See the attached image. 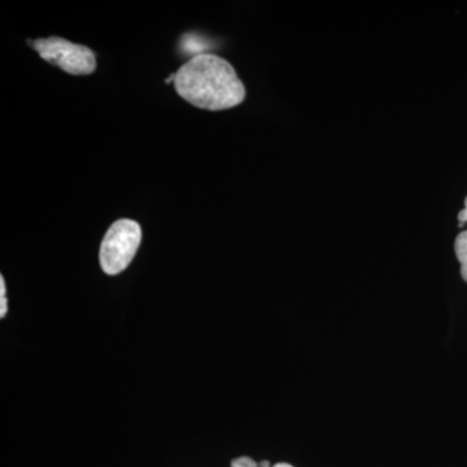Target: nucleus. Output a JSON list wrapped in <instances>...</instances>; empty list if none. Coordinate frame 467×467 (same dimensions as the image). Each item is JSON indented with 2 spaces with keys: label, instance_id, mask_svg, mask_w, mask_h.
Masks as SVG:
<instances>
[{
  "label": "nucleus",
  "instance_id": "7ed1b4c3",
  "mask_svg": "<svg viewBox=\"0 0 467 467\" xmlns=\"http://www.w3.org/2000/svg\"><path fill=\"white\" fill-rule=\"evenodd\" d=\"M29 43L39 56L50 64L57 66L66 73L73 76H86L97 69L95 54L86 46L76 45L60 37H50L46 39H37Z\"/></svg>",
  "mask_w": 467,
  "mask_h": 467
},
{
  "label": "nucleus",
  "instance_id": "f03ea898",
  "mask_svg": "<svg viewBox=\"0 0 467 467\" xmlns=\"http://www.w3.org/2000/svg\"><path fill=\"white\" fill-rule=\"evenodd\" d=\"M142 242V229L132 220H118L109 227L100 246L99 259L103 272L117 276L129 267Z\"/></svg>",
  "mask_w": 467,
  "mask_h": 467
},
{
  "label": "nucleus",
  "instance_id": "423d86ee",
  "mask_svg": "<svg viewBox=\"0 0 467 467\" xmlns=\"http://www.w3.org/2000/svg\"><path fill=\"white\" fill-rule=\"evenodd\" d=\"M232 467H259V465L252 458L239 457L233 461Z\"/></svg>",
  "mask_w": 467,
  "mask_h": 467
},
{
  "label": "nucleus",
  "instance_id": "20e7f679",
  "mask_svg": "<svg viewBox=\"0 0 467 467\" xmlns=\"http://www.w3.org/2000/svg\"><path fill=\"white\" fill-rule=\"evenodd\" d=\"M458 222H460V226L467 225V196L465 199V207L458 213ZM454 252L461 265L467 264V229L465 232L458 234L457 238H455Z\"/></svg>",
  "mask_w": 467,
  "mask_h": 467
},
{
  "label": "nucleus",
  "instance_id": "6e6552de",
  "mask_svg": "<svg viewBox=\"0 0 467 467\" xmlns=\"http://www.w3.org/2000/svg\"><path fill=\"white\" fill-rule=\"evenodd\" d=\"M273 467H293V466L288 465V463H278V465H276Z\"/></svg>",
  "mask_w": 467,
  "mask_h": 467
},
{
  "label": "nucleus",
  "instance_id": "39448f33",
  "mask_svg": "<svg viewBox=\"0 0 467 467\" xmlns=\"http://www.w3.org/2000/svg\"><path fill=\"white\" fill-rule=\"evenodd\" d=\"M7 295H5V284L4 278L0 276V317H4L7 313Z\"/></svg>",
  "mask_w": 467,
  "mask_h": 467
},
{
  "label": "nucleus",
  "instance_id": "0eeeda50",
  "mask_svg": "<svg viewBox=\"0 0 467 467\" xmlns=\"http://www.w3.org/2000/svg\"><path fill=\"white\" fill-rule=\"evenodd\" d=\"M461 276L463 281L467 282V264L461 265Z\"/></svg>",
  "mask_w": 467,
  "mask_h": 467
},
{
  "label": "nucleus",
  "instance_id": "f257e3e1",
  "mask_svg": "<svg viewBox=\"0 0 467 467\" xmlns=\"http://www.w3.org/2000/svg\"><path fill=\"white\" fill-rule=\"evenodd\" d=\"M182 99L206 111H224L246 99V88L235 69L217 55H196L175 73Z\"/></svg>",
  "mask_w": 467,
  "mask_h": 467
}]
</instances>
